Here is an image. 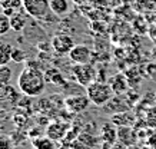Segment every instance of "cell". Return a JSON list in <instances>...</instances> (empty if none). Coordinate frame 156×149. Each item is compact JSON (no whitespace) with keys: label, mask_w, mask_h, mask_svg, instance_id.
Wrapping results in <instances>:
<instances>
[{"label":"cell","mask_w":156,"mask_h":149,"mask_svg":"<svg viewBox=\"0 0 156 149\" xmlns=\"http://www.w3.org/2000/svg\"><path fill=\"white\" fill-rule=\"evenodd\" d=\"M17 86L24 96H40L46 87L44 73L40 72V69H36L33 66H26L19 75Z\"/></svg>","instance_id":"1"},{"label":"cell","mask_w":156,"mask_h":149,"mask_svg":"<svg viewBox=\"0 0 156 149\" xmlns=\"http://www.w3.org/2000/svg\"><path fill=\"white\" fill-rule=\"evenodd\" d=\"M86 95L89 96L90 102L96 106H105L113 99L115 92L112 86L102 80H95L86 87Z\"/></svg>","instance_id":"2"},{"label":"cell","mask_w":156,"mask_h":149,"mask_svg":"<svg viewBox=\"0 0 156 149\" xmlns=\"http://www.w3.org/2000/svg\"><path fill=\"white\" fill-rule=\"evenodd\" d=\"M72 73L77 85L83 87H87L90 83L98 80V73L92 63H85V65H75L72 67Z\"/></svg>","instance_id":"3"},{"label":"cell","mask_w":156,"mask_h":149,"mask_svg":"<svg viewBox=\"0 0 156 149\" xmlns=\"http://www.w3.org/2000/svg\"><path fill=\"white\" fill-rule=\"evenodd\" d=\"M23 10L33 19H44L52 12L50 0H23Z\"/></svg>","instance_id":"4"},{"label":"cell","mask_w":156,"mask_h":149,"mask_svg":"<svg viewBox=\"0 0 156 149\" xmlns=\"http://www.w3.org/2000/svg\"><path fill=\"white\" fill-rule=\"evenodd\" d=\"M52 49L57 55H69L70 50L76 46L75 39L67 33H56L53 34L52 40H50Z\"/></svg>","instance_id":"5"},{"label":"cell","mask_w":156,"mask_h":149,"mask_svg":"<svg viewBox=\"0 0 156 149\" xmlns=\"http://www.w3.org/2000/svg\"><path fill=\"white\" fill-rule=\"evenodd\" d=\"M67 56H69V60L72 63H75V65L90 63V60H92V49L87 44H76Z\"/></svg>","instance_id":"6"},{"label":"cell","mask_w":156,"mask_h":149,"mask_svg":"<svg viewBox=\"0 0 156 149\" xmlns=\"http://www.w3.org/2000/svg\"><path fill=\"white\" fill-rule=\"evenodd\" d=\"M89 103H92L87 95H73L65 99V106L72 113H82L87 109Z\"/></svg>","instance_id":"7"},{"label":"cell","mask_w":156,"mask_h":149,"mask_svg":"<svg viewBox=\"0 0 156 149\" xmlns=\"http://www.w3.org/2000/svg\"><path fill=\"white\" fill-rule=\"evenodd\" d=\"M67 129L69 126L66 123H62V122H53L48 126L46 129V136L50 138L52 140H62L63 138H66Z\"/></svg>","instance_id":"8"},{"label":"cell","mask_w":156,"mask_h":149,"mask_svg":"<svg viewBox=\"0 0 156 149\" xmlns=\"http://www.w3.org/2000/svg\"><path fill=\"white\" fill-rule=\"evenodd\" d=\"M118 139L120 144L126 145V146L135 145V142H136V135L133 132L132 126H120L118 129Z\"/></svg>","instance_id":"9"},{"label":"cell","mask_w":156,"mask_h":149,"mask_svg":"<svg viewBox=\"0 0 156 149\" xmlns=\"http://www.w3.org/2000/svg\"><path fill=\"white\" fill-rule=\"evenodd\" d=\"M109 85L112 86L115 95H122L125 92L128 90V80H126V77L118 73V75H115L109 79Z\"/></svg>","instance_id":"10"},{"label":"cell","mask_w":156,"mask_h":149,"mask_svg":"<svg viewBox=\"0 0 156 149\" xmlns=\"http://www.w3.org/2000/svg\"><path fill=\"white\" fill-rule=\"evenodd\" d=\"M50 10L53 15L63 17L70 12V2L69 0H50Z\"/></svg>","instance_id":"11"},{"label":"cell","mask_w":156,"mask_h":149,"mask_svg":"<svg viewBox=\"0 0 156 149\" xmlns=\"http://www.w3.org/2000/svg\"><path fill=\"white\" fill-rule=\"evenodd\" d=\"M29 16L26 12H16L13 16H10V24H12V30L14 32H22L27 24V17Z\"/></svg>","instance_id":"12"},{"label":"cell","mask_w":156,"mask_h":149,"mask_svg":"<svg viewBox=\"0 0 156 149\" xmlns=\"http://www.w3.org/2000/svg\"><path fill=\"white\" fill-rule=\"evenodd\" d=\"M102 139L105 140V144L113 145L118 139V129L112 123H106L102 128Z\"/></svg>","instance_id":"13"},{"label":"cell","mask_w":156,"mask_h":149,"mask_svg":"<svg viewBox=\"0 0 156 149\" xmlns=\"http://www.w3.org/2000/svg\"><path fill=\"white\" fill-rule=\"evenodd\" d=\"M44 77H46V82L52 83V85H56V86H63L65 85V77L60 73V70L57 69H49L48 72L44 73Z\"/></svg>","instance_id":"14"},{"label":"cell","mask_w":156,"mask_h":149,"mask_svg":"<svg viewBox=\"0 0 156 149\" xmlns=\"http://www.w3.org/2000/svg\"><path fill=\"white\" fill-rule=\"evenodd\" d=\"M12 52H13L12 44L0 42V66L9 65V62L12 60Z\"/></svg>","instance_id":"15"},{"label":"cell","mask_w":156,"mask_h":149,"mask_svg":"<svg viewBox=\"0 0 156 149\" xmlns=\"http://www.w3.org/2000/svg\"><path fill=\"white\" fill-rule=\"evenodd\" d=\"M112 122L118 126H130L135 122V118L128 112H120L112 118Z\"/></svg>","instance_id":"16"},{"label":"cell","mask_w":156,"mask_h":149,"mask_svg":"<svg viewBox=\"0 0 156 149\" xmlns=\"http://www.w3.org/2000/svg\"><path fill=\"white\" fill-rule=\"evenodd\" d=\"M33 148L34 149H55V145H53V140L50 138H36L33 139Z\"/></svg>","instance_id":"17"},{"label":"cell","mask_w":156,"mask_h":149,"mask_svg":"<svg viewBox=\"0 0 156 149\" xmlns=\"http://www.w3.org/2000/svg\"><path fill=\"white\" fill-rule=\"evenodd\" d=\"M12 80V69L9 65L0 66V86H9Z\"/></svg>","instance_id":"18"},{"label":"cell","mask_w":156,"mask_h":149,"mask_svg":"<svg viewBox=\"0 0 156 149\" xmlns=\"http://www.w3.org/2000/svg\"><path fill=\"white\" fill-rule=\"evenodd\" d=\"M139 12H155L156 13V0H136Z\"/></svg>","instance_id":"19"},{"label":"cell","mask_w":156,"mask_h":149,"mask_svg":"<svg viewBox=\"0 0 156 149\" xmlns=\"http://www.w3.org/2000/svg\"><path fill=\"white\" fill-rule=\"evenodd\" d=\"M9 30H12L10 17L7 15H5L3 12H0V36H5Z\"/></svg>","instance_id":"20"},{"label":"cell","mask_w":156,"mask_h":149,"mask_svg":"<svg viewBox=\"0 0 156 149\" xmlns=\"http://www.w3.org/2000/svg\"><path fill=\"white\" fill-rule=\"evenodd\" d=\"M0 5L3 9H13L19 12L20 7H23V0H2Z\"/></svg>","instance_id":"21"},{"label":"cell","mask_w":156,"mask_h":149,"mask_svg":"<svg viewBox=\"0 0 156 149\" xmlns=\"http://www.w3.org/2000/svg\"><path fill=\"white\" fill-rule=\"evenodd\" d=\"M77 140H80L82 144L86 145L89 149L93 148V146L96 145V142H98V140H96V138H93V136H92V135H89V133H80L79 136H77Z\"/></svg>","instance_id":"22"},{"label":"cell","mask_w":156,"mask_h":149,"mask_svg":"<svg viewBox=\"0 0 156 149\" xmlns=\"http://www.w3.org/2000/svg\"><path fill=\"white\" fill-rule=\"evenodd\" d=\"M12 60L16 63L24 62L26 60V53L22 49H13V52H12Z\"/></svg>","instance_id":"23"},{"label":"cell","mask_w":156,"mask_h":149,"mask_svg":"<svg viewBox=\"0 0 156 149\" xmlns=\"http://www.w3.org/2000/svg\"><path fill=\"white\" fill-rule=\"evenodd\" d=\"M10 138L7 136H0V149H12L10 146Z\"/></svg>","instance_id":"24"},{"label":"cell","mask_w":156,"mask_h":149,"mask_svg":"<svg viewBox=\"0 0 156 149\" xmlns=\"http://www.w3.org/2000/svg\"><path fill=\"white\" fill-rule=\"evenodd\" d=\"M75 5L77 6H87V5H92V3H95V0H72Z\"/></svg>","instance_id":"25"},{"label":"cell","mask_w":156,"mask_h":149,"mask_svg":"<svg viewBox=\"0 0 156 149\" xmlns=\"http://www.w3.org/2000/svg\"><path fill=\"white\" fill-rule=\"evenodd\" d=\"M110 149H128V146H126V145H123V144H120V142H119V144L115 142V144L110 146Z\"/></svg>","instance_id":"26"},{"label":"cell","mask_w":156,"mask_h":149,"mask_svg":"<svg viewBox=\"0 0 156 149\" xmlns=\"http://www.w3.org/2000/svg\"><path fill=\"white\" fill-rule=\"evenodd\" d=\"M3 115H6V111H5V109H3V106L0 105V118H2V116H3Z\"/></svg>","instance_id":"27"},{"label":"cell","mask_w":156,"mask_h":149,"mask_svg":"<svg viewBox=\"0 0 156 149\" xmlns=\"http://www.w3.org/2000/svg\"><path fill=\"white\" fill-rule=\"evenodd\" d=\"M132 2H135V0H120V3H126V5L132 3Z\"/></svg>","instance_id":"28"},{"label":"cell","mask_w":156,"mask_h":149,"mask_svg":"<svg viewBox=\"0 0 156 149\" xmlns=\"http://www.w3.org/2000/svg\"><path fill=\"white\" fill-rule=\"evenodd\" d=\"M128 149H139L137 146H135V145H130V146H128Z\"/></svg>","instance_id":"29"},{"label":"cell","mask_w":156,"mask_h":149,"mask_svg":"<svg viewBox=\"0 0 156 149\" xmlns=\"http://www.w3.org/2000/svg\"><path fill=\"white\" fill-rule=\"evenodd\" d=\"M0 3H2V0H0Z\"/></svg>","instance_id":"30"}]
</instances>
